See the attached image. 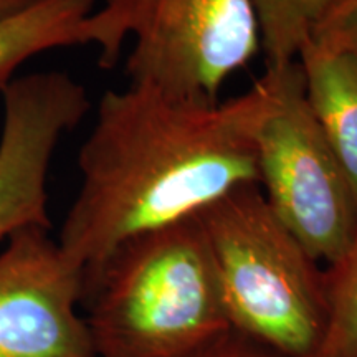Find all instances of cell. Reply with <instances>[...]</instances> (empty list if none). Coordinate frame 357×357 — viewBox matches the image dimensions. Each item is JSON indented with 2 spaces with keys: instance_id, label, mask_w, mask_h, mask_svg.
Instances as JSON below:
<instances>
[{
  "instance_id": "30bf717a",
  "label": "cell",
  "mask_w": 357,
  "mask_h": 357,
  "mask_svg": "<svg viewBox=\"0 0 357 357\" xmlns=\"http://www.w3.org/2000/svg\"><path fill=\"white\" fill-rule=\"evenodd\" d=\"M326 323L310 357H357V231L336 261L324 268Z\"/></svg>"
},
{
  "instance_id": "8fae6325",
  "label": "cell",
  "mask_w": 357,
  "mask_h": 357,
  "mask_svg": "<svg viewBox=\"0 0 357 357\" xmlns=\"http://www.w3.org/2000/svg\"><path fill=\"white\" fill-rule=\"evenodd\" d=\"M266 66L291 63L312 26L336 0H252Z\"/></svg>"
},
{
  "instance_id": "277c9868",
  "label": "cell",
  "mask_w": 357,
  "mask_h": 357,
  "mask_svg": "<svg viewBox=\"0 0 357 357\" xmlns=\"http://www.w3.org/2000/svg\"><path fill=\"white\" fill-rule=\"evenodd\" d=\"M84 30L102 68H113L132 35L131 83L202 101H218L223 83L261 48L252 0H105Z\"/></svg>"
},
{
  "instance_id": "7a4b0ae2",
  "label": "cell",
  "mask_w": 357,
  "mask_h": 357,
  "mask_svg": "<svg viewBox=\"0 0 357 357\" xmlns=\"http://www.w3.org/2000/svg\"><path fill=\"white\" fill-rule=\"evenodd\" d=\"M82 305L96 357H192L231 331L199 215L124 242Z\"/></svg>"
},
{
  "instance_id": "ba28073f",
  "label": "cell",
  "mask_w": 357,
  "mask_h": 357,
  "mask_svg": "<svg viewBox=\"0 0 357 357\" xmlns=\"http://www.w3.org/2000/svg\"><path fill=\"white\" fill-rule=\"evenodd\" d=\"M310 108L341 164L357 205V56L306 40L298 53Z\"/></svg>"
},
{
  "instance_id": "6da1fadb",
  "label": "cell",
  "mask_w": 357,
  "mask_h": 357,
  "mask_svg": "<svg viewBox=\"0 0 357 357\" xmlns=\"http://www.w3.org/2000/svg\"><path fill=\"white\" fill-rule=\"evenodd\" d=\"M265 106L261 78L223 102L134 83L106 91L79 149L82 187L58 240L83 283L134 236L260 185L255 136Z\"/></svg>"
},
{
  "instance_id": "7c38bea8",
  "label": "cell",
  "mask_w": 357,
  "mask_h": 357,
  "mask_svg": "<svg viewBox=\"0 0 357 357\" xmlns=\"http://www.w3.org/2000/svg\"><path fill=\"white\" fill-rule=\"evenodd\" d=\"M307 40L321 50L357 56V0H336Z\"/></svg>"
},
{
  "instance_id": "5bb4252c",
  "label": "cell",
  "mask_w": 357,
  "mask_h": 357,
  "mask_svg": "<svg viewBox=\"0 0 357 357\" xmlns=\"http://www.w3.org/2000/svg\"><path fill=\"white\" fill-rule=\"evenodd\" d=\"M38 2H42V0H0V20L17 15V13L33 7Z\"/></svg>"
},
{
  "instance_id": "9c48e42d",
  "label": "cell",
  "mask_w": 357,
  "mask_h": 357,
  "mask_svg": "<svg viewBox=\"0 0 357 357\" xmlns=\"http://www.w3.org/2000/svg\"><path fill=\"white\" fill-rule=\"evenodd\" d=\"M95 0H42L0 20V91L29 58L61 47L86 45V19Z\"/></svg>"
},
{
  "instance_id": "52a82bcc",
  "label": "cell",
  "mask_w": 357,
  "mask_h": 357,
  "mask_svg": "<svg viewBox=\"0 0 357 357\" xmlns=\"http://www.w3.org/2000/svg\"><path fill=\"white\" fill-rule=\"evenodd\" d=\"M2 95L0 240L30 225L52 229L47 174L53 153L89 111L86 89L63 71L12 79Z\"/></svg>"
},
{
  "instance_id": "3957f363",
  "label": "cell",
  "mask_w": 357,
  "mask_h": 357,
  "mask_svg": "<svg viewBox=\"0 0 357 357\" xmlns=\"http://www.w3.org/2000/svg\"><path fill=\"white\" fill-rule=\"evenodd\" d=\"M231 329L280 357H310L326 323L324 270L258 184L200 213Z\"/></svg>"
},
{
  "instance_id": "8992f818",
  "label": "cell",
  "mask_w": 357,
  "mask_h": 357,
  "mask_svg": "<svg viewBox=\"0 0 357 357\" xmlns=\"http://www.w3.org/2000/svg\"><path fill=\"white\" fill-rule=\"evenodd\" d=\"M48 231L24 227L0 253V357H96L78 314L83 276Z\"/></svg>"
},
{
  "instance_id": "5b68a950",
  "label": "cell",
  "mask_w": 357,
  "mask_h": 357,
  "mask_svg": "<svg viewBox=\"0 0 357 357\" xmlns=\"http://www.w3.org/2000/svg\"><path fill=\"white\" fill-rule=\"evenodd\" d=\"M266 106L255 136L268 205L307 253L326 266L357 231V205L341 164L307 102L298 60L266 66Z\"/></svg>"
},
{
  "instance_id": "4fadbf2b",
  "label": "cell",
  "mask_w": 357,
  "mask_h": 357,
  "mask_svg": "<svg viewBox=\"0 0 357 357\" xmlns=\"http://www.w3.org/2000/svg\"><path fill=\"white\" fill-rule=\"evenodd\" d=\"M192 357H280L243 334L231 331L225 333L212 344L204 347Z\"/></svg>"
}]
</instances>
